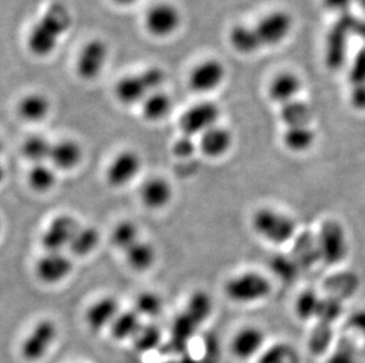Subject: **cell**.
<instances>
[{
  "instance_id": "1",
  "label": "cell",
  "mask_w": 365,
  "mask_h": 363,
  "mask_svg": "<svg viewBox=\"0 0 365 363\" xmlns=\"http://www.w3.org/2000/svg\"><path fill=\"white\" fill-rule=\"evenodd\" d=\"M71 24L73 16L66 4L62 1L50 4L29 32V50L41 58L48 57L56 51Z\"/></svg>"
},
{
  "instance_id": "2",
  "label": "cell",
  "mask_w": 365,
  "mask_h": 363,
  "mask_svg": "<svg viewBox=\"0 0 365 363\" xmlns=\"http://www.w3.org/2000/svg\"><path fill=\"white\" fill-rule=\"evenodd\" d=\"M251 224L258 236L274 246H284L296 238V221L269 206L257 210L252 216Z\"/></svg>"
},
{
  "instance_id": "3",
  "label": "cell",
  "mask_w": 365,
  "mask_h": 363,
  "mask_svg": "<svg viewBox=\"0 0 365 363\" xmlns=\"http://www.w3.org/2000/svg\"><path fill=\"white\" fill-rule=\"evenodd\" d=\"M165 82V71L152 66L141 73L122 77L115 86V96L124 105L141 104L150 93L161 90Z\"/></svg>"
},
{
  "instance_id": "4",
  "label": "cell",
  "mask_w": 365,
  "mask_h": 363,
  "mask_svg": "<svg viewBox=\"0 0 365 363\" xmlns=\"http://www.w3.org/2000/svg\"><path fill=\"white\" fill-rule=\"evenodd\" d=\"M271 293V281L258 271H244L230 278L225 285L226 296L238 305H252L264 301Z\"/></svg>"
},
{
  "instance_id": "5",
  "label": "cell",
  "mask_w": 365,
  "mask_h": 363,
  "mask_svg": "<svg viewBox=\"0 0 365 363\" xmlns=\"http://www.w3.org/2000/svg\"><path fill=\"white\" fill-rule=\"evenodd\" d=\"M316 241L319 261L327 265H337L348 256V235L344 226L338 221H325L318 231Z\"/></svg>"
},
{
  "instance_id": "6",
  "label": "cell",
  "mask_w": 365,
  "mask_h": 363,
  "mask_svg": "<svg viewBox=\"0 0 365 363\" xmlns=\"http://www.w3.org/2000/svg\"><path fill=\"white\" fill-rule=\"evenodd\" d=\"M220 118V107L213 102H199L182 113L180 118V127L183 135L195 137L201 136L203 132L210 130V127L217 125Z\"/></svg>"
},
{
  "instance_id": "7",
  "label": "cell",
  "mask_w": 365,
  "mask_h": 363,
  "mask_svg": "<svg viewBox=\"0 0 365 363\" xmlns=\"http://www.w3.org/2000/svg\"><path fill=\"white\" fill-rule=\"evenodd\" d=\"M57 337V326L51 320H41L30 330L21 343V357L30 362H36L48 354Z\"/></svg>"
},
{
  "instance_id": "8",
  "label": "cell",
  "mask_w": 365,
  "mask_h": 363,
  "mask_svg": "<svg viewBox=\"0 0 365 363\" xmlns=\"http://www.w3.org/2000/svg\"><path fill=\"white\" fill-rule=\"evenodd\" d=\"M181 25V12L172 3L153 5L145 16L147 31L154 37L165 38L174 35Z\"/></svg>"
},
{
  "instance_id": "9",
  "label": "cell",
  "mask_w": 365,
  "mask_h": 363,
  "mask_svg": "<svg viewBox=\"0 0 365 363\" xmlns=\"http://www.w3.org/2000/svg\"><path fill=\"white\" fill-rule=\"evenodd\" d=\"M109 58V48L102 39L88 41L77 57L76 70L81 78L93 80L102 73Z\"/></svg>"
},
{
  "instance_id": "10",
  "label": "cell",
  "mask_w": 365,
  "mask_h": 363,
  "mask_svg": "<svg viewBox=\"0 0 365 363\" xmlns=\"http://www.w3.org/2000/svg\"><path fill=\"white\" fill-rule=\"evenodd\" d=\"M293 19L285 11H273L266 14L255 26L262 46H276L292 32Z\"/></svg>"
},
{
  "instance_id": "11",
  "label": "cell",
  "mask_w": 365,
  "mask_h": 363,
  "mask_svg": "<svg viewBox=\"0 0 365 363\" xmlns=\"http://www.w3.org/2000/svg\"><path fill=\"white\" fill-rule=\"evenodd\" d=\"M76 219L70 215H58L48 223L41 235V246L46 253H57L69 248L73 235L78 229Z\"/></svg>"
},
{
  "instance_id": "12",
  "label": "cell",
  "mask_w": 365,
  "mask_h": 363,
  "mask_svg": "<svg viewBox=\"0 0 365 363\" xmlns=\"http://www.w3.org/2000/svg\"><path fill=\"white\" fill-rule=\"evenodd\" d=\"M226 68L219 59L199 63L190 75V86L197 93H213L224 83Z\"/></svg>"
},
{
  "instance_id": "13",
  "label": "cell",
  "mask_w": 365,
  "mask_h": 363,
  "mask_svg": "<svg viewBox=\"0 0 365 363\" xmlns=\"http://www.w3.org/2000/svg\"><path fill=\"white\" fill-rule=\"evenodd\" d=\"M142 168L141 157L135 151L124 150L110 162L106 179L113 188H122L138 176Z\"/></svg>"
},
{
  "instance_id": "14",
  "label": "cell",
  "mask_w": 365,
  "mask_h": 363,
  "mask_svg": "<svg viewBox=\"0 0 365 363\" xmlns=\"http://www.w3.org/2000/svg\"><path fill=\"white\" fill-rule=\"evenodd\" d=\"M73 271V262L69 257L57 253H46L36 264V275L46 285H56L64 281Z\"/></svg>"
},
{
  "instance_id": "15",
  "label": "cell",
  "mask_w": 365,
  "mask_h": 363,
  "mask_svg": "<svg viewBox=\"0 0 365 363\" xmlns=\"http://www.w3.org/2000/svg\"><path fill=\"white\" fill-rule=\"evenodd\" d=\"M120 303L114 296H103L90 305L86 312V322L90 329L100 332L111 326L120 314Z\"/></svg>"
},
{
  "instance_id": "16",
  "label": "cell",
  "mask_w": 365,
  "mask_h": 363,
  "mask_svg": "<svg viewBox=\"0 0 365 363\" xmlns=\"http://www.w3.org/2000/svg\"><path fill=\"white\" fill-rule=\"evenodd\" d=\"M265 343V334L255 326H246L237 332L231 342L232 353L238 359L247 360L260 352Z\"/></svg>"
},
{
  "instance_id": "17",
  "label": "cell",
  "mask_w": 365,
  "mask_h": 363,
  "mask_svg": "<svg viewBox=\"0 0 365 363\" xmlns=\"http://www.w3.org/2000/svg\"><path fill=\"white\" fill-rule=\"evenodd\" d=\"M233 145V135L226 127L215 125L203 132L199 140V147L207 157L219 158L227 154Z\"/></svg>"
},
{
  "instance_id": "18",
  "label": "cell",
  "mask_w": 365,
  "mask_h": 363,
  "mask_svg": "<svg viewBox=\"0 0 365 363\" xmlns=\"http://www.w3.org/2000/svg\"><path fill=\"white\" fill-rule=\"evenodd\" d=\"M140 196L149 209H163L172 201V185L163 177H150L142 184Z\"/></svg>"
},
{
  "instance_id": "19",
  "label": "cell",
  "mask_w": 365,
  "mask_h": 363,
  "mask_svg": "<svg viewBox=\"0 0 365 363\" xmlns=\"http://www.w3.org/2000/svg\"><path fill=\"white\" fill-rule=\"evenodd\" d=\"M82 158V147L76 141L62 140L52 144L48 161L55 169L71 170L80 164Z\"/></svg>"
},
{
  "instance_id": "20",
  "label": "cell",
  "mask_w": 365,
  "mask_h": 363,
  "mask_svg": "<svg viewBox=\"0 0 365 363\" xmlns=\"http://www.w3.org/2000/svg\"><path fill=\"white\" fill-rule=\"evenodd\" d=\"M300 90L302 80L298 75L291 73H280L269 84V98L273 102L284 105L297 100Z\"/></svg>"
},
{
  "instance_id": "21",
  "label": "cell",
  "mask_w": 365,
  "mask_h": 363,
  "mask_svg": "<svg viewBox=\"0 0 365 363\" xmlns=\"http://www.w3.org/2000/svg\"><path fill=\"white\" fill-rule=\"evenodd\" d=\"M50 109L48 97L41 93H29L18 103V116L29 123H38L48 117Z\"/></svg>"
},
{
  "instance_id": "22",
  "label": "cell",
  "mask_w": 365,
  "mask_h": 363,
  "mask_svg": "<svg viewBox=\"0 0 365 363\" xmlns=\"http://www.w3.org/2000/svg\"><path fill=\"white\" fill-rule=\"evenodd\" d=\"M125 260L131 269L136 271H145L155 263L156 251L152 244L138 240L129 249L124 251Z\"/></svg>"
},
{
  "instance_id": "23",
  "label": "cell",
  "mask_w": 365,
  "mask_h": 363,
  "mask_svg": "<svg viewBox=\"0 0 365 363\" xmlns=\"http://www.w3.org/2000/svg\"><path fill=\"white\" fill-rule=\"evenodd\" d=\"M141 104L142 116L149 122L163 120L168 116L173 107L172 98L161 90L150 93Z\"/></svg>"
},
{
  "instance_id": "24",
  "label": "cell",
  "mask_w": 365,
  "mask_h": 363,
  "mask_svg": "<svg viewBox=\"0 0 365 363\" xmlns=\"http://www.w3.org/2000/svg\"><path fill=\"white\" fill-rule=\"evenodd\" d=\"M230 41H231L232 48L242 55L255 53L262 46L255 28H250L245 25H238L232 28Z\"/></svg>"
},
{
  "instance_id": "25",
  "label": "cell",
  "mask_w": 365,
  "mask_h": 363,
  "mask_svg": "<svg viewBox=\"0 0 365 363\" xmlns=\"http://www.w3.org/2000/svg\"><path fill=\"white\" fill-rule=\"evenodd\" d=\"M283 142L289 151L302 154L314 147L316 132L310 125L287 127L283 136Z\"/></svg>"
},
{
  "instance_id": "26",
  "label": "cell",
  "mask_w": 365,
  "mask_h": 363,
  "mask_svg": "<svg viewBox=\"0 0 365 363\" xmlns=\"http://www.w3.org/2000/svg\"><path fill=\"white\" fill-rule=\"evenodd\" d=\"M141 315L136 310H125L118 314L111 323V336L115 340H127L135 337L141 329Z\"/></svg>"
},
{
  "instance_id": "27",
  "label": "cell",
  "mask_w": 365,
  "mask_h": 363,
  "mask_svg": "<svg viewBox=\"0 0 365 363\" xmlns=\"http://www.w3.org/2000/svg\"><path fill=\"white\" fill-rule=\"evenodd\" d=\"M100 243V233L93 226H78L69 249L76 256H86L91 254Z\"/></svg>"
},
{
  "instance_id": "28",
  "label": "cell",
  "mask_w": 365,
  "mask_h": 363,
  "mask_svg": "<svg viewBox=\"0 0 365 363\" xmlns=\"http://www.w3.org/2000/svg\"><path fill=\"white\" fill-rule=\"evenodd\" d=\"M280 118L287 127L310 125L312 110L307 103L294 100L282 105Z\"/></svg>"
},
{
  "instance_id": "29",
  "label": "cell",
  "mask_w": 365,
  "mask_h": 363,
  "mask_svg": "<svg viewBox=\"0 0 365 363\" xmlns=\"http://www.w3.org/2000/svg\"><path fill=\"white\" fill-rule=\"evenodd\" d=\"M51 147V143L44 136L32 135L30 137L26 138L21 145V154L34 164L46 163L50 157Z\"/></svg>"
},
{
  "instance_id": "30",
  "label": "cell",
  "mask_w": 365,
  "mask_h": 363,
  "mask_svg": "<svg viewBox=\"0 0 365 363\" xmlns=\"http://www.w3.org/2000/svg\"><path fill=\"white\" fill-rule=\"evenodd\" d=\"M53 169L55 168L52 165L46 163L34 164L29 172V185L37 192H46L51 190L57 182V175Z\"/></svg>"
},
{
  "instance_id": "31",
  "label": "cell",
  "mask_w": 365,
  "mask_h": 363,
  "mask_svg": "<svg viewBox=\"0 0 365 363\" xmlns=\"http://www.w3.org/2000/svg\"><path fill=\"white\" fill-rule=\"evenodd\" d=\"M212 309H213V302L210 295L205 291L197 290L190 295L185 312L200 326L201 323L205 322L210 317Z\"/></svg>"
},
{
  "instance_id": "32",
  "label": "cell",
  "mask_w": 365,
  "mask_h": 363,
  "mask_svg": "<svg viewBox=\"0 0 365 363\" xmlns=\"http://www.w3.org/2000/svg\"><path fill=\"white\" fill-rule=\"evenodd\" d=\"M199 327L190 315L183 312L180 314L173 325L172 344L175 350H182L186 347L188 340L193 336L195 329Z\"/></svg>"
},
{
  "instance_id": "33",
  "label": "cell",
  "mask_w": 365,
  "mask_h": 363,
  "mask_svg": "<svg viewBox=\"0 0 365 363\" xmlns=\"http://www.w3.org/2000/svg\"><path fill=\"white\" fill-rule=\"evenodd\" d=\"M322 298L314 290H305L297 298L294 312L303 321L317 319L321 308Z\"/></svg>"
},
{
  "instance_id": "34",
  "label": "cell",
  "mask_w": 365,
  "mask_h": 363,
  "mask_svg": "<svg viewBox=\"0 0 365 363\" xmlns=\"http://www.w3.org/2000/svg\"><path fill=\"white\" fill-rule=\"evenodd\" d=\"M138 240V226L131 221L118 223L111 231V243L120 251H127Z\"/></svg>"
},
{
  "instance_id": "35",
  "label": "cell",
  "mask_w": 365,
  "mask_h": 363,
  "mask_svg": "<svg viewBox=\"0 0 365 363\" xmlns=\"http://www.w3.org/2000/svg\"><path fill=\"white\" fill-rule=\"evenodd\" d=\"M269 267L272 269L273 274L284 282H291L296 280L299 275L302 268L297 261L293 258L292 255H277L272 257L269 262Z\"/></svg>"
},
{
  "instance_id": "36",
  "label": "cell",
  "mask_w": 365,
  "mask_h": 363,
  "mask_svg": "<svg viewBox=\"0 0 365 363\" xmlns=\"http://www.w3.org/2000/svg\"><path fill=\"white\" fill-rule=\"evenodd\" d=\"M161 336H163L161 329L155 325H147V326L142 325L141 329L134 337L135 348L141 353H147L155 349L156 347L161 343Z\"/></svg>"
},
{
  "instance_id": "37",
  "label": "cell",
  "mask_w": 365,
  "mask_h": 363,
  "mask_svg": "<svg viewBox=\"0 0 365 363\" xmlns=\"http://www.w3.org/2000/svg\"><path fill=\"white\" fill-rule=\"evenodd\" d=\"M163 309V298L153 291H143L135 301V310L141 316L155 317L160 315Z\"/></svg>"
},
{
  "instance_id": "38",
  "label": "cell",
  "mask_w": 365,
  "mask_h": 363,
  "mask_svg": "<svg viewBox=\"0 0 365 363\" xmlns=\"http://www.w3.org/2000/svg\"><path fill=\"white\" fill-rule=\"evenodd\" d=\"M343 312V305L338 298H322L321 308L318 312L317 319L321 323L331 326L334 321L339 317Z\"/></svg>"
},
{
  "instance_id": "39",
  "label": "cell",
  "mask_w": 365,
  "mask_h": 363,
  "mask_svg": "<svg viewBox=\"0 0 365 363\" xmlns=\"http://www.w3.org/2000/svg\"><path fill=\"white\" fill-rule=\"evenodd\" d=\"M330 327L329 325L321 323V326L314 329V332L311 334L309 347H310L312 353L323 354L327 349L331 339H332V332H331Z\"/></svg>"
},
{
  "instance_id": "40",
  "label": "cell",
  "mask_w": 365,
  "mask_h": 363,
  "mask_svg": "<svg viewBox=\"0 0 365 363\" xmlns=\"http://www.w3.org/2000/svg\"><path fill=\"white\" fill-rule=\"evenodd\" d=\"M327 363H359L355 346L348 340H341L337 348L331 353Z\"/></svg>"
},
{
  "instance_id": "41",
  "label": "cell",
  "mask_w": 365,
  "mask_h": 363,
  "mask_svg": "<svg viewBox=\"0 0 365 363\" xmlns=\"http://www.w3.org/2000/svg\"><path fill=\"white\" fill-rule=\"evenodd\" d=\"M197 150V144L194 142L193 137L183 135L179 140H176L173 145V152L176 157L188 158Z\"/></svg>"
},
{
  "instance_id": "42",
  "label": "cell",
  "mask_w": 365,
  "mask_h": 363,
  "mask_svg": "<svg viewBox=\"0 0 365 363\" xmlns=\"http://www.w3.org/2000/svg\"><path fill=\"white\" fill-rule=\"evenodd\" d=\"M348 327L365 340V309H359L349 316Z\"/></svg>"
},
{
  "instance_id": "43",
  "label": "cell",
  "mask_w": 365,
  "mask_h": 363,
  "mask_svg": "<svg viewBox=\"0 0 365 363\" xmlns=\"http://www.w3.org/2000/svg\"><path fill=\"white\" fill-rule=\"evenodd\" d=\"M327 10L332 14H341L345 16L349 14L352 5L355 4V0H323Z\"/></svg>"
},
{
  "instance_id": "44",
  "label": "cell",
  "mask_w": 365,
  "mask_h": 363,
  "mask_svg": "<svg viewBox=\"0 0 365 363\" xmlns=\"http://www.w3.org/2000/svg\"><path fill=\"white\" fill-rule=\"evenodd\" d=\"M287 357V350L285 347H274L272 349L266 352L265 357L262 355V363H284Z\"/></svg>"
},
{
  "instance_id": "45",
  "label": "cell",
  "mask_w": 365,
  "mask_h": 363,
  "mask_svg": "<svg viewBox=\"0 0 365 363\" xmlns=\"http://www.w3.org/2000/svg\"><path fill=\"white\" fill-rule=\"evenodd\" d=\"M355 68H354V85L365 84V50H363L362 55H359L356 59Z\"/></svg>"
},
{
  "instance_id": "46",
  "label": "cell",
  "mask_w": 365,
  "mask_h": 363,
  "mask_svg": "<svg viewBox=\"0 0 365 363\" xmlns=\"http://www.w3.org/2000/svg\"><path fill=\"white\" fill-rule=\"evenodd\" d=\"M352 107L359 111H365V84L354 85L351 93Z\"/></svg>"
},
{
  "instance_id": "47",
  "label": "cell",
  "mask_w": 365,
  "mask_h": 363,
  "mask_svg": "<svg viewBox=\"0 0 365 363\" xmlns=\"http://www.w3.org/2000/svg\"><path fill=\"white\" fill-rule=\"evenodd\" d=\"M116 5H120V6H131V5H134L138 0H113Z\"/></svg>"
},
{
  "instance_id": "48",
  "label": "cell",
  "mask_w": 365,
  "mask_h": 363,
  "mask_svg": "<svg viewBox=\"0 0 365 363\" xmlns=\"http://www.w3.org/2000/svg\"><path fill=\"white\" fill-rule=\"evenodd\" d=\"M355 4H357V5L361 7V10H362L365 14V0H355Z\"/></svg>"
},
{
  "instance_id": "49",
  "label": "cell",
  "mask_w": 365,
  "mask_h": 363,
  "mask_svg": "<svg viewBox=\"0 0 365 363\" xmlns=\"http://www.w3.org/2000/svg\"><path fill=\"white\" fill-rule=\"evenodd\" d=\"M4 177H5V170H4V167L0 163V183L3 182Z\"/></svg>"
},
{
  "instance_id": "50",
  "label": "cell",
  "mask_w": 365,
  "mask_h": 363,
  "mask_svg": "<svg viewBox=\"0 0 365 363\" xmlns=\"http://www.w3.org/2000/svg\"><path fill=\"white\" fill-rule=\"evenodd\" d=\"M3 149H4L3 142H1V140H0V154H1V152H3Z\"/></svg>"
},
{
  "instance_id": "51",
  "label": "cell",
  "mask_w": 365,
  "mask_h": 363,
  "mask_svg": "<svg viewBox=\"0 0 365 363\" xmlns=\"http://www.w3.org/2000/svg\"><path fill=\"white\" fill-rule=\"evenodd\" d=\"M165 363H180V362H165Z\"/></svg>"
},
{
  "instance_id": "52",
  "label": "cell",
  "mask_w": 365,
  "mask_h": 363,
  "mask_svg": "<svg viewBox=\"0 0 365 363\" xmlns=\"http://www.w3.org/2000/svg\"><path fill=\"white\" fill-rule=\"evenodd\" d=\"M0 228H1V226H0Z\"/></svg>"
}]
</instances>
